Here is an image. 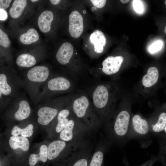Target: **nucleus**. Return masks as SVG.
I'll use <instances>...</instances> for the list:
<instances>
[{
    "mask_svg": "<svg viewBox=\"0 0 166 166\" xmlns=\"http://www.w3.org/2000/svg\"><path fill=\"white\" fill-rule=\"evenodd\" d=\"M104 153L101 150H97L91 156L88 166H103Z\"/></svg>",
    "mask_w": 166,
    "mask_h": 166,
    "instance_id": "a878e982",
    "label": "nucleus"
},
{
    "mask_svg": "<svg viewBox=\"0 0 166 166\" xmlns=\"http://www.w3.org/2000/svg\"><path fill=\"white\" fill-rule=\"evenodd\" d=\"M74 94H69L44 100L37 112V121L46 126L52 122L60 111L71 102Z\"/></svg>",
    "mask_w": 166,
    "mask_h": 166,
    "instance_id": "20e7f679",
    "label": "nucleus"
},
{
    "mask_svg": "<svg viewBox=\"0 0 166 166\" xmlns=\"http://www.w3.org/2000/svg\"><path fill=\"white\" fill-rule=\"evenodd\" d=\"M90 153L83 148V146L62 161L63 166H88Z\"/></svg>",
    "mask_w": 166,
    "mask_h": 166,
    "instance_id": "9d476101",
    "label": "nucleus"
},
{
    "mask_svg": "<svg viewBox=\"0 0 166 166\" xmlns=\"http://www.w3.org/2000/svg\"><path fill=\"white\" fill-rule=\"evenodd\" d=\"M10 105L14 108L13 118L21 121L28 118L31 113V108L25 92H21L13 98L10 103Z\"/></svg>",
    "mask_w": 166,
    "mask_h": 166,
    "instance_id": "1a4fd4ad",
    "label": "nucleus"
},
{
    "mask_svg": "<svg viewBox=\"0 0 166 166\" xmlns=\"http://www.w3.org/2000/svg\"><path fill=\"white\" fill-rule=\"evenodd\" d=\"M48 146L46 144L42 145L40 147L38 154H32L30 155L29 159L30 166H34L39 161L44 163L46 162L48 160Z\"/></svg>",
    "mask_w": 166,
    "mask_h": 166,
    "instance_id": "aec40b11",
    "label": "nucleus"
},
{
    "mask_svg": "<svg viewBox=\"0 0 166 166\" xmlns=\"http://www.w3.org/2000/svg\"><path fill=\"white\" fill-rule=\"evenodd\" d=\"M166 113L163 112L160 113L156 123L152 126L153 131L156 133L163 131L166 132Z\"/></svg>",
    "mask_w": 166,
    "mask_h": 166,
    "instance_id": "393cba45",
    "label": "nucleus"
},
{
    "mask_svg": "<svg viewBox=\"0 0 166 166\" xmlns=\"http://www.w3.org/2000/svg\"><path fill=\"white\" fill-rule=\"evenodd\" d=\"M39 38L37 31L34 28H30L26 33L22 34L19 40L23 44L29 45L38 41Z\"/></svg>",
    "mask_w": 166,
    "mask_h": 166,
    "instance_id": "5701e85b",
    "label": "nucleus"
},
{
    "mask_svg": "<svg viewBox=\"0 0 166 166\" xmlns=\"http://www.w3.org/2000/svg\"><path fill=\"white\" fill-rule=\"evenodd\" d=\"M3 95L2 93L0 90V100L2 98V96Z\"/></svg>",
    "mask_w": 166,
    "mask_h": 166,
    "instance_id": "f704fd0d",
    "label": "nucleus"
},
{
    "mask_svg": "<svg viewBox=\"0 0 166 166\" xmlns=\"http://www.w3.org/2000/svg\"><path fill=\"white\" fill-rule=\"evenodd\" d=\"M12 1L11 0H0V9L4 10L7 9Z\"/></svg>",
    "mask_w": 166,
    "mask_h": 166,
    "instance_id": "7c9ffc66",
    "label": "nucleus"
},
{
    "mask_svg": "<svg viewBox=\"0 0 166 166\" xmlns=\"http://www.w3.org/2000/svg\"><path fill=\"white\" fill-rule=\"evenodd\" d=\"M166 1L165 0V5H166Z\"/></svg>",
    "mask_w": 166,
    "mask_h": 166,
    "instance_id": "4c0bfd02",
    "label": "nucleus"
},
{
    "mask_svg": "<svg viewBox=\"0 0 166 166\" xmlns=\"http://www.w3.org/2000/svg\"><path fill=\"white\" fill-rule=\"evenodd\" d=\"M88 132L73 113L65 127L59 134V140L69 142H81L84 134Z\"/></svg>",
    "mask_w": 166,
    "mask_h": 166,
    "instance_id": "0eeeda50",
    "label": "nucleus"
},
{
    "mask_svg": "<svg viewBox=\"0 0 166 166\" xmlns=\"http://www.w3.org/2000/svg\"><path fill=\"white\" fill-rule=\"evenodd\" d=\"M52 73L44 65L35 66L20 75L23 89L34 103L39 102V97L43 86Z\"/></svg>",
    "mask_w": 166,
    "mask_h": 166,
    "instance_id": "7ed1b4c3",
    "label": "nucleus"
},
{
    "mask_svg": "<svg viewBox=\"0 0 166 166\" xmlns=\"http://www.w3.org/2000/svg\"><path fill=\"white\" fill-rule=\"evenodd\" d=\"M53 18V14L50 11L45 10L40 14L38 19V23L39 28L42 32L46 33L50 31Z\"/></svg>",
    "mask_w": 166,
    "mask_h": 166,
    "instance_id": "a211bd4d",
    "label": "nucleus"
},
{
    "mask_svg": "<svg viewBox=\"0 0 166 166\" xmlns=\"http://www.w3.org/2000/svg\"><path fill=\"white\" fill-rule=\"evenodd\" d=\"M166 26L165 27V29H164V32H165V33H166Z\"/></svg>",
    "mask_w": 166,
    "mask_h": 166,
    "instance_id": "e433bc0d",
    "label": "nucleus"
},
{
    "mask_svg": "<svg viewBox=\"0 0 166 166\" xmlns=\"http://www.w3.org/2000/svg\"><path fill=\"white\" fill-rule=\"evenodd\" d=\"M74 49L72 44L66 42L63 43L58 50L56 56L57 61L61 65L68 66L73 58Z\"/></svg>",
    "mask_w": 166,
    "mask_h": 166,
    "instance_id": "4468645a",
    "label": "nucleus"
},
{
    "mask_svg": "<svg viewBox=\"0 0 166 166\" xmlns=\"http://www.w3.org/2000/svg\"><path fill=\"white\" fill-rule=\"evenodd\" d=\"M0 166H2L1 165V164H0Z\"/></svg>",
    "mask_w": 166,
    "mask_h": 166,
    "instance_id": "58836bf2",
    "label": "nucleus"
},
{
    "mask_svg": "<svg viewBox=\"0 0 166 166\" xmlns=\"http://www.w3.org/2000/svg\"><path fill=\"white\" fill-rule=\"evenodd\" d=\"M34 126L31 124H29L24 128H21L17 125L14 126L11 131V134L13 136H18L28 137L32 136L33 132Z\"/></svg>",
    "mask_w": 166,
    "mask_h": 166,
    "instance_id": "b1692460",
    "label": "nucleus"
},
{
    "mask_svg": "<svg viewBox=\"0 0 166 166\" xmlns=\"http://www.w3.org/2000/svg\"><path fill=\"white\" fill-rule=\"evenodd\" d=\"M70 148L69 142L59 140H53L48 146V160H54L60 155L62 159L69 152Z\"/></svg>",
    "mask_w": 166,
    "mask_h": 166,
    "instance_id": "f8f14e48",
    "label": "nucleus"
},
{
    "mask_svg": "<svg viewBox=\"0 0 166 166\" xmlns=\"http://www.w3.org/2000/svg\"><path fill=\"white\" fill-rule=\"evenodd\" d=\"M27 4L26 0H15L9 10L10 16L14 18H18L22 14Z\"/></svg>",
    "mask_w": 166,
    "mask_h": 166,
    "instance_id": "4be33fe9",
    "label": "nucleus"
},
{
    "mask_svg": "<svg viewBox=\"0 0 166 166\" xmlns=\"http://www.w3.org/2000/svg\"><path fill=\"white\" fill-rule=\"evenodd\" d=\"M9 144L10 148L14 150L18 148L21 149L24 152L28 151L30 147L28 139L22 136H12L9 140Z\"/></svg>",
    "mask_w": 166,
    "mask_h": 166,
    "instance_id": "6ab92c4d",
    "label": "nucleus"
},
{
    "mask_svg": "<svg viewBox=\"0 0 166 166\" xmlns=\"http://www.w3.org/2000/svg\"><path fill=\"white\" fill-rule=\"evenodd\" d=\"M163 45V43L162 41H156L150 46L148 49L149 51L151 53H156L162 48Z\"/></svg>",
    "mask_w": 166,
    "mask_h": 166,
    "instance_id": "cd10ccee",
    "label": "nucleus"
},
{
    "mask_svg": "<svg viewBox=\"0 0 166 166\" xmlns=\"http://www.w3.org/2000/svg\"><path fill=\"white\" fill-rule=\"evenodd\" d=\"M84 29L82 16L77 10L73 11L69 17V31L70 35L77 38L82 34Z\"/></svg>",
    "mask_w": 166,
    "mask_h": 166,
    "instance_id": "ddd939ff",
    "label": "nucleus"
},
{
    "mask_svg": "<svg viewBox=\"0 0 166 166\" xmlns=\"http://www.w3.org/2000/svg\"><path fill=\"white\" fill-rule=\"evenodd\" d=\"M120 91L117 83L110 81L97 83L87 93L101 122H106L114 112Z\"/></svg>",
    "mask_w": 166,
    "mask_h": 166,
    "instance_id": "f257e3e1",
    "label": "nucleus"
},
{
    "mask_svg": "<svg viewBox=\"0 0 166 166\" xmlns=\"http://www.w3.org/2000/svg\"><path fill=\"white\" fill-rule=\"evenodd\" d=\"M109 119L113 120L112 123H107L110 124L112 131L115 135L122 137L126 134L131 121V115L128 109H122L116 114L114 113Z\"/></svg>",
    "mask_w": 166,
    "mask_h": 166,
    "instance_id": "6e6552de",
    "label": "nucleus"
},
{
    "mask_svg": "<svg viewBox=\"0 0 166 166\" xmlns=\"http://www.w3.org/2000/svg\"><path fill=\"white\" fill-rule=\"evenodd\" d=\"M124 61V57L121 56H109L106 58L102 63L101 72L95 77H98L102 74L110 77L115 76L120 70Z\"/></svg>",
    "mask_w": 166,
    "mask_h": 166,
    "instance_id": "9b49d317",
    "label": "nucleus"
},
{
    "mask_svg": "<svg viewBox=\"0 0 166 166\" xmlns=\"http://www.w3.org/2000/svg\"><path fill=\"white\" fill-rule=\"evenodd\" d=\"M160 75L157 68L153 66L149 67L141 79V84L142 87L146 90L152 89L157 84Z\"/></svg>",
    "mask_w": 166,
    "mask_h": 166,
    "instance_id": "2eb2a0df",
    "label": "nucleus"
},
{
    "mask_svg": "<svg viewBox=\"0 0 166 166\" xmlns=\"http://www.w3.org/2000/svg\"><path fill=\"white\" fill-rule=\"evenodd\" d=\"M31 1L32 2H36L38 1V0H31Z\"/></svg>",
    "mask_w": 166,
    "mask_h": 166,
    "instance_id": "c9c22d12",
    "label": "nucleus"
},
{
    "mask_svg": "<svg viewBox=\"0 0 166 166\" xmlns=\"http://www.w3.org/2000/svg\"><path fill=\"white\" fill-rule=\"evenodd\" d=\"M129 0H121V2L123 3H126L128 2Z\"/></svg>",
    "mask_w": 166,
    "mask_h": 166,
    "instance_id": "72a5a7b5",
    "label": "nucleus"
},
{
    "mask_svg": "<svg viewBox=\"0 0 166 166\" xmlns=\"http://www.w3.org/2000/svg\"><path fill=\"white\" fill-rule=\"evenodd\" d=\"M89 38L91 42L94 45L95 52L98 53H101L106 42V38L103 33L99 30H95L91 34Z\"/></svg>",
    "mask_w": 166,
    "mask_h": 166,
    "instance_id": "dca6fc26",
    "label": "nucleus"
},
{
    "mask_svg": "<svg viewBox=\"0 0 166 166\" xmlns=\"http://www.w3.org/2000/svg\"><path fill=\"white\" fill-rule=\"evenodd\" d=\"M60 0H50L51 3L53 5H56L58 4L60 2Z\"/></svg>",
    "mask_w": 166,
    "mask_h": 166,
    "instance_id": "473e14b6",
    "label": "nucleus"
},
{
    "mask_svg": "<svg viewBox=\"0 0 166 166\" xmlns=\"http://www.w3.org/2000/svg\"><path fill=\"white\" fill-rule=\"evenodd\" d=\"M36 62V59L34 56L26 53L20 55L16 61V63L18 66L26 68L33 66Z\"/></svg>",
    "mask_w": 166,
    "mask_h": 166,
    "instance_id": "412c9836",
    "label": "nucleus"
},
{
    "mask_svg": "<svg viewBox=\"0 0 166 166\" xmlns=\"http://www.w3.org/2000/svg\"><path fill=\"white\" fill-rule=\"evenodd\" d=\"M131 122L134 130L137 133L144 135L148 132L149 127L148 122L140 115H134L132 117Z\"/></svg>",
    "mask_w": 166,
    "mask_h": 166,
    "instance_id": "f3484780",
    "label": "nucleus"
},
{
    "mask_svg": "<svg viewBox=\"0 0 166 166\" xmlns=\"http://www.w3.org/2000/svg\"><path fill=\"white\" fill-rule=\"evenodd\" d=\"M90 1L94 6L99 8L103 7L106 2L105 0H91Z\"/></svg>",
    "mask_w": 166,
    "mask_h": 166,
    "instance_id": "c756f323",
    "label": "nucleus"
},
{
    "mask_svg": "<svg viewBox=\"0 0 166 166\" xmlns=\"http://www.w3.org/2000/svg\"><path fill=\"white\" fill-rule=\"evenodd\" d=\"M74 87L73 81L68 76L52 73L42 89L39 103L47 99L70 92Z\"/></svg>",
    "mask_w": 166,
    "mask_h": 166,
    "instance_id": "39448f33",
    "label": "nucleus"
},
{
    "mask_svg": "<svg viewBox=\"0 0 166 166\" xmlns=\"http://www.w3.org/2000/svg\"><path fill=\"white\" fill-rule=\"evenodd\" d=\"M70 106L74 116L88 131L96 128L101 122L85 91H79L74 94Z\"/></svg>",
    "mask_w": 166,
    "mask_h": 166,
    "instance_id": "f03ea898",
    "label": "nucleus"
},
{
    "mask_svg": "<svg viewBox=\"0 0 166 166\" xmlns=\"http://www.w3.org/2000/svg\"><path fill=\"white\" fill-rule=\"evenodd\" d=\"M8 18V14L4 10L0 9V21L6 20Z\"/></svg>",
    "mask_w": 166,
    "mask_h": 166,
    "instance_id": "2f4dec72",
    "label": "nucleus"
},
{
    "mask_svg": "<svg viewBox=\"0 0 166 166\" xmlns=\"http://www.w3.org/2000/svg\"><path fill=\"white\" fill-rule=\"evenodd\" d=\"M133 6L135 10L137 13H141L143 11V4L140 0H133Z\"/></svg>",
    "mask_w": 166,
    "mask_h": 166,
    "instance_id": "c85d7f7f",
    "label": "nucleus"
},
{
    "mask_svg": "<svg viewBox=\"0 0 166 166\" xmlns=\"http://www.w3.org/2000/svg\"><path fill=\"white\" fill-rule=\"evenodd\" d=\"M23 86L20 75L14 72L0 73V90L6 97L13 98L20 93Z\"/></svg>",
    "mask_w": 166,
    "mask_h": 166,
    "instance_id": "423d86ee",
    "label": "nucleus"
},
{
    "mask_svg": "<svg viewBox=\"0 0 166 166\" xmlns=\"http://www.w3.org/2000/svg\"><path fill=\"white\" fill-rule=\"evenodd\" d=\"M11 44L10 41L7 34L0 28V46L8 48Z\"/></svg>",
    "mask_w": 166,
    "mask_h": 166,
    "instance_id": "bb28decb",
    "label": "nucleus"
}]
</instances>
